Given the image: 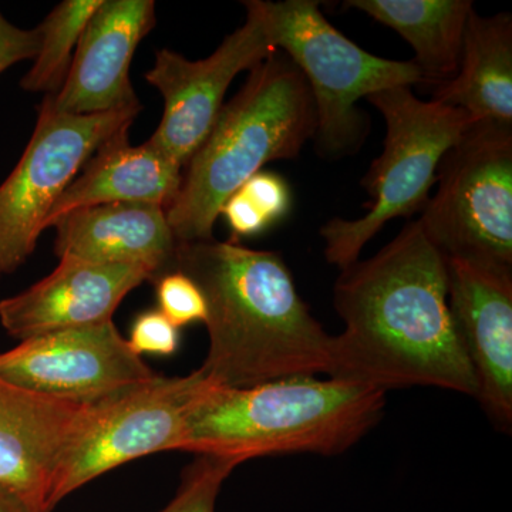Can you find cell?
Segmentation results:
<instances>
[{
	"instance_id": "obj_16",
	"label": "cell",
	"mask_w": 512,
	"mask_h": 512,
	"mask_svg": "<svg viewBox=\"0 0 512 512\" xmlns=\"http://www.w3.org/2000/svg\"><path fill=\"white\" fill-rule=\"evenodd\" d=\"M52 228L59 258L138 266L151 282L175 271L178 241L167 211L157 205L117 202L80 208L60 217Z\"/></svg>"
},
{
	"instance_id": "obj_21",
	"label": "cell",
	"mask_w": 512,
	"mask_h": 512,
	"mask_svg": "<svg viewBox=\"0 0 512 512\" xmlns=\"http://www.w3.org/2000/svg\"><path fill=\"white\" fill-rule=\"evenodd\" d=\"M292 192L281 175L259 171L241 185L222 205L232 241L256 237L291 212Z\"/></svg>"
},
{
	"instance_id": "obj_8",
	"label": "cell",
	"mask_w": 512,
	"mask_h": 512,
	"mask_svg": "<svg viewBox=\"0 0 512 512\" xmlns=\"http://www.w3.org/2000/svg\"><path fill=\"white\" fill-rule=\"evenodd\" d=\"M143 106L76 116L46 96L19 163L0 184V279L35 252L47 214L87 161L110 138L130 130Z\"/></svg>"
},
{
	"instance_id": "obj_10",
	"label": "cell",
	"mask_w": 512,
	"mask_h": 512,
	"mask_svg": "<svg viewBox=\"0 0 512 512\" xmlns=\"http://www.w3.org/2000/svg\"><path fill=\"white\" fill-rule=\"evenodd\" d=\"M247 20L225 37L207 59L188 60L173 50L156 53L146 80L164 100L160 126L150 141L181 168L211 133L235 77L276 52L266 28L261 0H247Z\"/></svg>"
},
{
	"instance_id": "obj_24",
	"label": "cell",
	"mask_w": 512,
	"mask_h": 512,
	"mask_svg": "<svg viewBox=\"0 0 512 512\" xmlns=\"http://www.w3.org/2000/svg\"><path fill=\"white\" fill-rule=\"evenodd\" d=\"M127 340L138 356H171L180 346V329L156 309L137 316Z\"/></svg>"
},
{
	"instance_id": "obj_15",
	"label": "cell",
	"mask_w": 512,
	"mask_h": 512,
	"mask_svg": "<svg viewBox=\"0 0 512 512\" xmlns=\"http://www.w3.org/2000/svg\"><path fill=\"white\" fill-rule=\"evenodd\" d=\"M59 259L52 274L0 301V325L12 338L23 342L57 330L109 322L128 293L150 281L138 266Z\"/></svg>"
},
{
	"instance_id": "obj_2",
	"label": "cell",
	"mask_w": 512,
	"mask_h": 512,
	"mask_svg": "<svg viewBox=\"0 0 512 512\" xmlns=\"http://www.w3.org/2000/svg\"><path fill=\"white\" fill-rule=\"evenodd\" d=\"M175 269L207 303V356L200 367L218 386L329 375L333 336L313 318L278 252L241 242H178Z\"/></svg>"
},
{
	"instance_id": "obj_3",
	"label": "cell",
	"mask_w": 512,
	"mask_h": 512,
	"mask_svg": "<svg viewBox=\"0 0 512 512\" xmlns=\"http://www.w3.org/2000/svg\"><path fill=\"white\" fill-rule=\"evenodd\" d=\"M386 392L292 376L251 387L210 383L192 407L177 451L231 458L345 453L383 419Z\"/></svg>"
},
{
	"instance_id": "obj_9",
	"label": "cell",
	"mask_w": 512,
	"mask_h": 512,
	"mask_svg": "<svg viewBox=\"0 0 512 512\" xmlns=\"http://www.w3.org/2000/svg\"><path fill=\"white\" fill-rule=\"evenodd\" d=\"M210 383L200 369L183 377L158 375L93 404L57 467L50 487L49 511L113 468L148 454L177 451L192 407Z\"/></svg>"
},
{
	"instance_id": "obj_14",
	"label": "cell",
	"mask_w": 512,
	"mask_h": 512,
	"mask_svg": "<svg viewBox=\"0 0 512 512\" xmlns=\"http://www.w3.org/2000/svg\"><path fill=\"white\" fill-rule=\"evenodd\" d=\"M156 26L153 0H103L84 29L53 104L76 116L141 106L130 82L137 46Z\"/></svg>"
},
{
	"instance_id": "obj_25",
	"label": "cell",
	"mask_w": 512,
	"mask_h": 512,
	"mask_svg": "<svg viewBox=\"0 0 512 512\" xmlns=\"http://www.w3.org/2000/svg\"><path fill=\"white\" fill-rule=\"evenodd\" d=\"M39 45V29L19 28L0 12V74L15 64L35 59Z\"/></svg>"
},
{
	"instance_id": "obj_7",
	"label": "cell",
	"mask_w": 512,
	"mask_h": 512,
	"mask_svg": "<svg viewBox=\"0 0 512 512\" xmlns=\"http://www.w3.org/2000/svg\"><path fill=\"white\" fill-rule=\"evenodd\" d=\"M420 225L446 258L512 269V124L474 121L437 168Z\"/></svg>"
},
{
	"instance_id": "obj_5",
	"label": "cell",
	"mask_w": 512,
	"mask_h": 512,
	"mask_svg": "<svg viewBox=\"0 0 512 512\" xmlns=\"http://www.w3.org/2000/svg\"><path fill=\"white\" fill-rule=\"evenodd\" d=\"M266 28L276 50L284 52L305 77L316 111L320 156H352L365 143L369 119L359 100L394 87L424 84L413 60L372 55L340 33L320 12L316 0H261Z\"/></svg>"
},
{
	"instance_id": "obj_12",
	"label": "cell",
	"mask_w": 512,
	"mask_h": 512,
	"mask_svg": "<svg viewBox=\"0 0 512 512\" xmlns=\"http://www.w3.org/2000/svg\"><path fill=\"white\" fill-rule=\"evenodd\" d=\"M448 305L477 380V400L501 429L512 423V269L446 258Z\"/></svg>"
},
{
	"instance_id": "obj_6",
	"label": "cell",
	"mask_w": 512,
	"mask_h": 512,
	"mask_svg": "<svg viewBox=\"0 0 512 512\" xmlns=\"http://www.w3.org/2000/svg\"><path fill=\"white\" fill-rule=\"evenodd\" d=\"M386 120L382 154L362 180L370 201L357 220L332 218L320 228L325 258L340 271L359 261L363 248L394 218L423 211L436 185L441 158L471 123L464 111L424 101L412 87H394L366 99Z\"/></svg>"
},
{
	"instance_id": "obj_20",
	"label": "cell",
	"mask_w": 512,
	"mask_h": 512,
	"mask_svg": "<svg viewBox=\"0 0 512 512\" xmlns=\"http://www.w3.org/2000/svg\"><path fill=\"white\" fill-rule=\"evenodd\" d=\"M103 0H64L37 26L40 45L32 67L20 80L30 93L55 96L72 67L74 53L87 23Z\"/></svg>"
},
{
	"instance_id": "obj_11",
	"label": "cell",
	"mask_w": 512,
	"mask_h": 512,
	"mask_svg": "<svg viewBox=\"0 0 512 512\" xmlns=\"http://www.w3.org/2000/svg\"><path fill=\"white\" fill-rule=\"evenodd\" d=\"M0 376L30 392L93 406L156 379L113 320L57 330L0 353Z\"/></svg>"
},
{
	"instance_id": "obj_17",
	"label": "cell",
	"mask_w": 512,
	"mask_h": 512,
	"mask_svg": "<svg viewBox=\"0 0 512 512\" xmlns=\"http://www.w3.org/2000/svg\"><path fill=\"white\" fill-rule=\"evenodd\" d=\"M183 171L150 140L131 146L123 131L93 154L60 195L47 214L45 231L63 215L96 205L151 204L167 211L180 192Z\"/></svg>"
},
{
	"instance_id": "obj_19",
	"label": "cell",
	"mask_w": 512,
	"mask_h": 512,
	"mask_svg": "<svg viewBox=\"0 0 512 512\" xmlns=\"http://www.w3.org/2000/svg\"><path fill=\"white\" fill-rule=\"evenodd\" d=\"M343 8L360 10L396 30L413 47V62L427 86L456 76L474 10L471 0H348Z\"/></svg>"
},
{
	"instance_id": "obj_4",
	"label": "cell",
	"mask_w": 512,
	"mask_h": 512,
	"mask_svg": "<svg viewBox=\"0 0 512 512\" xmlns=\"http://www.w3.org/2000/svg\"><path fill=\"white\" fill-rule=\"evenodd\" d=\"M315 133L308 83L276 50L249 70L244 87L222 106L211 133L184 168L180 192L167 210L177 241L214 238L225 201L264 165L298 157Z\"/></svg>"
},
{
	"instance_id": "obj_23",
	"label": "cell",
	"mask_w": 512,
	"mask_h": 512,
	"mask_svg": "<svg viewBox=\"0 0 512 512\" xmlns=\"http://www.w3.org/2000/svg\"><path fill=\"white\" fill-rule=\"evenodd\" d=\"M158 311L178 329L207 319V303L201 289L181 271L158 276L156 281Z\"/></svg>"
},
{
	"instance_id": "obj_26",
	"label": "cell",
	"mask_w": 512,
	"mask_h": 512,
	"mask_svg": "<svg viewBox=\"0 0 512 512\" xmlns=\"http://www.w3.org/2000/svg\"><path fill=\"white\" fill-rule=\"evenodd\" d=\"M0 512H33L15 494L0 487Z\"/></svg>"
},
{
	"instance_id": "obj_13",
	"label": "cell",
	"mask_w": 512,
	"mask_h": 512,
	"mask_svg": "<svg viewBox=\"0 0 512 512\" xmlns=\"http://www.w3.org/2000/svg\"><path fill=\"white\" fill-rule=\"evenodd\" d=\"M92 406L53 399L0 376V487L49 511L53 477Z\"/></svg>"
},
{
	"instance_id": "obj_1",
	"label": "cell",
	"mask_w": 512,
	"mask_h": 512,
	"mask_svg": "<svg viewBox=\"0 0 512 512\" xmlns=\"http://www.w3.org/2000/svg\"><path fill=\"white\" fill-rule=\"evenodd\" d=\"M333 305L345 329L333 336L328 377L386 393L431 386L477 399L448 305L446 256L419 220L372 258L342 269Z\"/></svg>"
},
{
	"instance_id": "obj_22",
	"label": "cell",
	"mask_w": 512,
	"mask_h": 512,
	"mask_svg": "<svg viewBox=\"0 0 512 512\" xmlns=\"http://www.w3.org/2000/svg\"><path fill=\"white\" fill-rule=\"evenodd\" d=\"M238 466L231 458L198 454L185 467L173 501L161 512H215L222 485Z\"/></svg>"
},
{
	"instance_id": "obj_18",
	"label": "cell",
	"mask_w": 512,
	"mask_h": 512,
	"mask_svg": "<svg viewBox=\"0 0 512 512\" xmlns=\"http://www.w3.org/2000/svg\"><path fill=\"white\" fill-rule=\"evenodd\" d=\"M431 100L464 111L471 121L512 124V16L468 18L460 66L433 87Z\"/></svg>"
}]
</instances>
